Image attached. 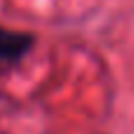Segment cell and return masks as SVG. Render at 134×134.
Returning <instances> with one entry per match:
<instances>
[{
  "label": "cell",
  "mask_w": 134,
  "mask_h": 134,
  "mask_svg": "<svg viewBox=\"0 0 134 134\" xmlns=\"http://www.w3.org/2000/svg\"><path fill=\"white\" fill-rule=\"evenodd\" d=\"M31 45H33V38L31 35L0 28V61H12V59L24 57V52Z\"/></svg>",
  "instance_id": "6da1fadb"
}]
</instances>
